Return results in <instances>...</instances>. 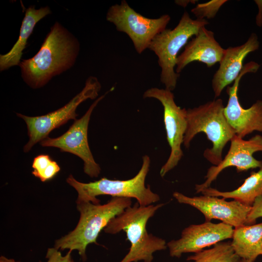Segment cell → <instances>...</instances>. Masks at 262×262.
<instances>
[{
	"mask_svg": "<svg viewBox=\"0 0 262 262\" xmlns=\"http://www.w3.org/2000/svg\"><path fill=\"white\" fill-rule=\"evenodd\" d=\"M80 46L77 38L56 22L36 54L21 61L19 66L24 81L33 89L44 86L53 77L73 66Z\"/></svg>",
	"mask_w": 262,
	"mask_h": 262,
	"instance_id": "1",
	"label": "cell"
},
{
	"mask_svg": "<svg viewBox=\"0 0 262 262\" xmlns=\"http://www.w3.org/2000/svg\"><path fill=\"white\" fill-rule=\"evenodd\" d=\"M164 204L142 206L137 202L113 218L104 229L109 234L121 231L126 232L131 244L128 253L120 262H152L153 253L167 248L165 240L148 233L147 224L148 220Z\"/></svg>",
	"mask_w": 262,
	"mask_h": 262,
	"instance_id": "2",
	"label": "cell"
},
{
	"mask_svg": "<svg viewBox=\"0 0 262 262\" xmlns=\"http://www.w3.org/2000/svg\"><path fill=\"white\" fill-rule=\"evenodd\" d=\"M80 216L75 228L55 241L57 249L76 250L83 262L87 260L86 250L92 243L98 245L97 239L100 231L110 221L131 206V199L112 197L106 204H94L90 202H76Z\"/></svg>",
	"mask_w": 262,
	"mask_h": 262,
	"instance_id": "3",
	"label": "cell"
},
{
	"mask_svg": "<svg viewBox=\"0 0 262 262\" xmlns=\"http://www.w3.org/2000/svg\"><path fill=\"white\" fill-rule=\"evenodd\" d=\"M224 107L222 100L218 98L186 111L187 125L183 143L188 148L196 134L204 133L212 147L204 150L203 156L213 165L222 161L224 148L236 135L225 116Z\"/></svg>",
	"mask_w": 262,
	"mask_h": 262,
	"instance_id": "4",
	"label": "cell"
},
{
	"mask_svg": "<svg viewBox=\"0 0 262 262\" xmlns=\"http://www.w3.org/2000/svg\"><path fill=\"white\" fill-rule=\"evenodd\" d=\"M142 166L135 176L127 180H109L102 178L98 180L84 183L77 180L72 175L66 182L78 193L76 202H90L99 204L97 196L109 195L112 197L134 198L140 206H147L159 201L160 196L153 193L149 185H145V180L148 172L150 160L147 155L143 157Z\"/></svg>",
	"mask_w": 262,
	"mask_h": 262,
	"instance_id": "5",
	"label": "cell"
},
{
	"mask_svg": "<svg viewBox=\"0 0 262 262\" xmlns=\"http://www.w3.org/2000/svg\"><path fill=\"white\" fill-rule=\"evenodd\" d=\"M209 23L205 19H193L185 11L174 29L166 28L151 42L148 49L158 57L161 69L160 80L166 89L172 91L176 88L180 74L176 73L175 68L180 50L201 28Z\"/></svg>",
	"mask_w": 262,
	"mask_h": 262,
	"instance_id": "6",
	"label": "cell"
},
{
	"mask_svg": "<svg viewBox=\"0 0 262 262\" xmlns=\"http://www.w3.org/2000/svg\"><path fill=\"white\" fill-rule=\"evenodd\" d=\"M170 19L167 14L156 18L145 17L125 0L111 6L106 14V20L113 23L118 31L128 35L139 54L148 48L154 38L166 29Z\"/></svg>",
	"mask_w": 262,
	"mask_h": 262,
	"instance_id": "7",
	"label": "cell"
},
{
	"mask_svg": "<svg viewBox=\"0 0 262 262\" xmlns=\"http://www.w3.org/2000/svg\"><path fill=\"white\" fill-rule=\"evenodd\" d=\"M101 88L98 79L90 76L86 80L82 90L63 107L48 114L37 116H28L20 114L17 115L25 122L29 137L24 147L27 152L37 143L48 137L53 130L64 125L70 119H76L78 106L87 99L96 98Z\"/></svg>",
	"mask_w": 262,
	"mask_h": 262,
	"instance_id": "8",
	"label": "cell"
},
{
	"mask_svg": "<svg viewBox=\"0 0 262 262\" xmlns=\"http://www.w3.org/2000/svg\"><path fill=\"white\" fill-rule=\"evenodd\" d=\"M143 98H155L160 101L164 108V123L171 151L160 172V175L163 177L178 165L183 156L181 146L187 129V110L177 106L174 94L165 88H149L145 92Z\"/></svg>",
	"mask_w": 262,
	"mask_h": 262,
	"instance_id": "9",
	"label": "cell"
},
{
	"mask_svg": "<svg viewBox=\"0 0 262 262\" xmlns=\"http://www.w3.org/2000/svg\"><path fill=\"white\" fill-rule=\"evenodd\" d=\"M107 93L98 98L85 114L81 118L76 119L63 134L53 138L48 137L40 143L42 147H57L61 151L69 152L78 156L83 162L84 173L91 178L98 177L101 169L95 162L88 145V124L93 110Z\"/></svg>",
	"mask_w": 262,
	"mask_h": 262,
	"instance_id": "10",
	"label": "cell"
},
{
	"mask_svg": "<svg viewBox=\"0 0 262 262\" xmlns=\"http://www.w3.org/2000/svg\"><path fill=\"white\" fill-rule=\"evenodd\" d=\"M260 65L253 61L244 66L239 76L231 86H228L229 99L224 107L225 116L237 136L243 138L254 131L262 132V100H258L248 109L244 108L238 97L242 77L249 72H256Z\"/></svg>",
	"mask_w": 262,
	"mask_h": 262,
	"instance_id": "11",
	"label": "cell"
},
{
	"mask_svg": "<svg viewBox=\"0 0 262 262\" xmlns=\"http://www.w3.org/2000/svg\"><path fill=\"white\" fill-rule=\"evenodd\" d=\"M234 228L223 222H205L183 229L180 238L167 243L169 255L180 258L183 254L196 253L223 240L231 239Z\"/></svg>",
	"mask_w": 262,
	"mask_h": 262,
	"instance_id": "12",
	"label": "cell"
},
{
	"mask_svg": "<svg viewBox=\"0 0 262 262\" xmlns=\"http://www.w3.org/2000/svg\"><path fill=\"white\" fill-rule=\"evenodd\" d=\"M178 202L191 206L204 216L206 222L218 219L234 228L246 225L251 206L238 200L227 201L218 196L208 195L189 197L178 192L173 194Z\"/></svg>",
	"mask_w": 262,
	"mask_h": 262,
	"instance_id": "13",
	"label": "cell"
},
{
	"mask_svg": "<svg viewBox=\"0 0 262 262\" xmlns=\"http://www.w3.org/2000/svg\"><path fill=\"white\" fill-rule=\"evenodd\" d=\"M230 142V147L225 158L219 164L213 165L208 169L203 183L196 185L197 193L209 187L219 174L227 167H235L238 172L262 168V161L257 160L253 156L256 152H262V135H256L246 140L235 135Z\"/></svg>",
	"mask_w": 262,
	"mask_h": 262,
	"instance_id": "14",
	"label": "cell"
},
{
	"mask_svg": "<svg viewBox=\"0 0 262 262\" xmlns=\"http://www.w3.org/2000/svg\"><path fill=\"white\" fill-rule=\"evenodd\" d=\"M259 47L257 36L252 33L243 45L225 49L219 68L212 81L215 98L220 96L225 87L234 82L243 69L245 58Z\"/></svg>",
	"mask_w": 262,
	"mask_h": 262,
	"instance_id": "15",
	"label": "cell"
},
{
	"mask_svg": "<svg viewBox=\"0 0 262 262\" xmlns=\"http://www.w3.org/2000/svg\"><path fill=\"white\" fill-rule=\"evenodd\" d=\"M224 50L215 40L214 33L203 27L178 55L176 72L180 74L186 66L195 61L202 62L208 67H211L220 62Z\"/></svg>",
	"mask_w": 262,
	"mask_h": 262,
	"instance_id": "16",
	"label": "cell"
},
{
	"mask_svg": "<svg viewBox=\"0 0 262 262\" xmlns=\"http://www.w3.org/2000/svg\"><path fill=\"white\" fill-rule=\"evenodd\" d=\"M50 13L51 11L49 6L35 9V6H30L26 9L17 41L8 52L0 55L1 71L13 66H19L23 50L35 25L39 20Z\"/></svg>",
	"mask_w": 262,
	"mask_h": 262,
	"instance_id": "17",
	"label": "cell"
},
{
	"mask_svg": "<svg viewBox=\"0 0 262 262\" xmlns=\"http://www.w3.org/2000/svg\"><path fill=\"white\" fill-rule=\"evenodd\" d=\"M231 239V246L239 258L254 262L261 255L262 223L234 228Z\"/></svg>",
	"mask_w": 262,
	"mask_h": 262,
	"instance_id": "18",
	"label": "cell"
},
{
	"mask_svg": "<svg viewBox=\"0 0 262 262\" xmlns=\"http://www.w3.org/2000/svg\"><path fill=\"white\" fill-rule=\"evenodd\" d=\"M201 193L204 195L232 198L252 206L255 199L262 196V168L257 172H252L244 183L233 191L222 192L209 187Z\"/></svg>",
	"mask_w": 262,
	"mask_h": 262,
	"instance_id": "19",
	"label": "cell"
},
{
	"mask_svg": "<svg viewBox=\"0 0 262 262\" xmlns=\"http://www.w3.org/2000/svg\"><path fill=\"white\" fill-rule=\"evenodd\" d=\"M240 260L230 242H221L188 257L187 262H240Z\"/></svg>",
	"mask_w": 262,
	"mask_h": 262,
	"instance_id": "20",
	"label": "cell"
},
{
	"mask_svg": "<svg viewBox=\"0 0 262 262\" xmlns=\"http://www.w3.org/2000/svg\"><path fill=\"white\" fill-rule=\"evenodd\" d=\"M32 168V174L42 182L53 179L61 169L58 164L46 154L35 157L33 160Z\"/></svg>",
	"mask_w": 262,
	"mask_h": 262,
	"instance_id": "21",
	"label": "cell"
},
{
	"mask_svg": "<svg viewBox=\"0 0 262 262\" xmlns=\"http://www.w3.org/2000/svg\"><path fill=\"white\" fill-rule=\"evenodd\" d=\"M227 1V0H212L198 3L191 9V12L197 19H212L215 16L220 8Z\"/></svg>",
	"mask_w": 262,
	"mask_h": 262,
	"instance_id": "22",
	"label": "cell"
},
{
	"mask_svg": "<svg viewBox=\"0 0 262 262\" xmlns=\"http://www.w3.org/2000/svg\"><path fill=\"white\" fill-rule=\"evenodd\" d=\"M71 251L68 250L63 256L60 251L55 247L49 248L46 255V259H47L46 262H75L71 256Z\"/></svg>",
	"mask_w": 262,
	"mask_h": 262,
	"instance_id": "23",
	"label": "cell"
},
{
	"mask_svg": "<svg viewBox=\"0 0 262 262\" xmlns=\"http://www.w3.org/2000/svg\"><path fill=\"white\" fill-rule=\"evenodd\" d=\"M260 217H262V196L257 197L252 205L246 225L254 224Z\"/></svg>",
	"mask_w": 262,
	"mask_h": 262,
	"instance_id": "24",
	"label": "cell"
},
{
	"mask_svg": "<svg viewBox=\"0 0 262 262\" xmlns=\"http://www.w3.org/2000/svg\"><path fill=\"white\" fill-rule=\"evenodd\" d=\"M255 1L259 8V14L257 17V23L258 26H261L262 25V1L256 0Z\"/></svg>",
	"mask_w": 262,
	"mask_h": 262,
	"instance_id": "25",
	"label": "cell"
},
{
	"mask_svg": "<svg viewBox=\"0 0 262 262\" xmlns=\"http://www.w3.org/2000/svg\"><path fill=\"white\" fill-rule=\"evenodd\" d=\"M196 0H176L175 3L181 6L185 7L190 3H195Z\"/></svg>",
	"mask_w": 262,
	"mask_h": 262,
	"instance_id": "26",
	"label": "cell"
},
{
	"mask_svg": "<svg viewBox=\"0 0 262 262\" xmlns=\"http://www.w3.org/2000/svg\"><path fill=\"white\" fill-rule=\"evenodd\" d=\"M0 262H20L16 261L14 259H8L3 256H1L0 257Z\"/></svg>",
	"mask_w": 262,
	"mask_h": 262,
	"instance_id": "27",
	"label": "cell"
},
{
	"mask_svg": "<svg viewBox=\"0 0 262 262\" xmlns=\"http://www.w3.org/2000/svg\"><path fill=\"white\" fill-rule=\"evenodd\" d=\"M240 262H249L246 261L245 260L241 259Z\"/></svg>",
	"mask_w": 262,
	"mask_h": 262,
	"instance_id": "28",
	"label": "cell"
},
{
	"mask_svg": "<svg viewBox=\"0 0 262 262\" xmlns=\"http://www.w3.org/2000/svg\"><path fill=\"white\" fill-rule=\"evenodd\" d=\"M261 255H262V246L261 249Z\"/></svg>",
	"mask_w": 262,
	"mask_h": 262,
	"instance_id": "29",
	"label": "cell"
}]
</instances>
